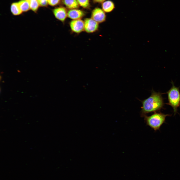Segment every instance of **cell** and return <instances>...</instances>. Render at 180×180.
I'll return each mask as SVG.
<instances>
[{
  "label": "cell",
  "mask_w": 180,
  "mask_h": 180,
  "mask_svg": "<svg viewBox=\"0 0 180 180\" xmlns=\"http://www.w3.org/2000/svg\"><path fill=\"white\" fill-rule=\"evenodd\" d=\"M171 83L172 86L166 92L168 100L167 104L172 107L175 115L178 108L180 106V92L179 88L176 87L172 82Z\"/></svg>",
  "instance_id": "obj_3"
},
{
  "label": "cell",
  "mask_w": 180,
  "mask_h": 180,
  "mask_svg": "<svg viewBox=\"0 0 180 180\" xmlns=\"http://www.w3.org/2000/svg\"><path fill=\"white\" fill-rule=\"evenodd\" d=\"M91 18L98 23L104 22L106 20V15L105 12L98 8H95L92 11Z\"/></svg>",
  "instance_id": "obj_5"
},
{
  "label": "cell",
  "mask_w": 180,
  "mask_h": 180,
  "mask_svg": "<svg viewBox=\"0 0 180 180\" xmlns=\"http://www.w3.org/2000/svg\"><path fill=\"white\" fill-rule=\"evenodd\" d=\"M80 6L84 8H88L90 6L89 0H77Z\"/></svg>",
  "instance_id": "obj_14"
},
{
  "label": "cell",
  "mask_w": 180,
  "mask_h": 180,
  "mask_svg": "<svg viewBox=\"0 0 180 180\" xmlns=\"http://www.w3.org/2000/svg\"><path fill=\"white\" fill-rule=\"evenodd\" d=\"M40 6L42 7H46L48 6V0H37Z\"/></svg>",
  "instance_id": "obj_16"
},
{
  "label": "cell",
  "mask_w": 180,
  "mask_h": 180,
  "mask_svg": "<svg viewBox=\"0 0 180 180\" xmlns=\"http://www.w3.org/2000/svg\"><path fill=\"white\" fill-rule=\"evenodd\" d=\"M85 14L83 11L76 9H70L68 12V17L72 20L81 19Z\"/></svg>",
  "instance_id": "obj_8"
},
{
  "label": "cell",
  "mask_w": 180,
  "mask_h": 180,
  "mask_svg": "<svg viewBox=\"0 0 180 180\" xmlns=\"http://www.w3.org/2000/svg\"><path fill=\"white\" fill-rule=\"evenodd\" d=\"M102 10L107 13L112 12L115 7L114 3L111 0H106L102 2Z\"/></svg>",
  "instance_id": "obj_9"
},
{
  "label": "cell",
  "mask_w": 180,
  "mask_h": 180,
  "mask_svg": "<svg viewBox=\"0 0 180 180\" xmlns=\"http://www.w3.org/2000/svg\"><path fill=\"white\" fill-rule=\"evenodd\" d=\"M62 2L68 8L70 9H76L79 7L77 0H62Z\"/></svg>",
  "instance_id": "obj_10"
},
{
  "label": "cell",
  "mask_w": 180,
  "mask_h": 180,
  "mask_svg": "<svg viewBox=\"0 0 180 180\" xmlns=\"http://www.w3.org/2000/svg\"><path fill=\"white\" fill-rule=\"evenodd\" d=\"M68 12L66 9L62 6L56 8L53 10L55 18L62 22H64L68 16Z\"/></svg>",
  "instance_id": "obj_7"
},
{
  "label": "cell",
  "mask_w": 180,
  "mask_h": 180,
  "mask_svg": "<svg viewBox=\"0 0 180 180\" xmlns=\"http://www.w3.org/2000/svg\"><path fill=\"white\" fill-rule=\"evenodd\" d=\"M29 2L30 8L33 12H36L40 6L37 0H27Z\"/></svg>",
  "instance_id": "obj_13"
},
{
  "label": "cell",
  "mask_w": 180,
  "mask_h": 180,
  "mask_svg": "<svg viewBox=\"0 0 180 180\" xmlns=\"http://www.w3.org/2000/svg\"><path fill=\"white\" fill-rule=\"evenodd\" d=\"M18 2L22 12H27L30 9L29 2L27 0H21Z\"/></svg>",
  "instance_id": "obj_12"
},
{
  "label": "cell",
  "mask_w": 180,
  "mask_h": 180,
  "mask_svg": "<svg viewBox=\"0 0 180 180\" xmlns=\"http://www.w3.org/2000/svg\"><path fill=\"white\" fill-rule=\"evenodd\" d=\"M142 106L141 112L143 116L146 114L160 110L164 106L163 98L162 94L156 92L153 90L151 95L148 98L142 101Z\"/></svg>",
  "instance_id": "obj_1"
},
{
  "label": "cell",
  "mask_w": 180,
  "mask_h": 180,
  "mask_svg": "<svg viewBox=\"0 0 180 180\" xmlns=\"http://www.w3.org/2000/svg\"><path fill=\"white\" fill-rule=\"evenodd\" d=\"M69 25L71 30L74 33L79 34L84 30V21L81 19L72 20Z\"/></svg>",
  "instance_id": "obj_6"
},
{
  "label": "cell",
  "mask_w": 180,
  "mask_h": 180,
  "mask_svg": "<svg viewBox=\"0 0 180 180\" xmlns=\"http://www.w3.org/2000/svg\"><path fill=\"white\" fill-rule=\"evenodd\" d=\"M170 116L161 112H155L150 116L145 115L144 118L146 124L156 131L159 130L161 126L165 122L166 117Z\"/></svg>",
  "instance_id": "obj_2"
},
{
  "label": "cell",
  "mask_w": 180,
  "mask_h": 180,
  "mask_svg": "<svg viewBox=\"0 0 180 180\" xmlns=\"http://www.w3.org/2000/svg\"><path fill=\"white\" fill-rule=\"evenodd\" d=\"M10 10L12 14L14 16L19 15L22 12L18 2H13L12 4Z\"/></svg>",
  "instance_id": "obj_11"
},
{
  "label": "cell",
  "mask_w": 180,
  "mask_h": 180,
  "mask_svg": "<svg viewBox=\"0 0 180 180\" xmlns=\"http://www.w3.org/2000/svg\"><path fill=\"white\" fill-rule=\"evenodd\" d=\"M94 2L98 3L102 2L106 0H93Z\"/></svg>",
  "instance_id": "obj_17"
},
{
  "label": "cell",
  "mask_w": 180,
  "mask_h": 180,
  "mask_svg": "<svg viewBox=\"0 0 180 180\" xmlns=\"http://www.w3.org/2000/svg\"><path fill=\"white\" fill-rule=\"evenodd\" d=\"M84 30L88 33L97 31L99 27V23L91 18H86L84 20Z\"/></svg>",
  "instance_id": "obj_4"
},
{
  "label": "cell",
  "mask_w": 180,
  "mask_h": 180,
  "mask_svg": "<svg viewBox=\"0 0 180 180\" xmlns=\"http://www.w3.org/2000/svg\"><path fill=\"white\" fill-rule=\"evenodd\" d=\"M60 0H48V4L52 6L58 5L60 2Z\"/></svg>",
  "instance_id": "obj_15"
}]
</instances>
